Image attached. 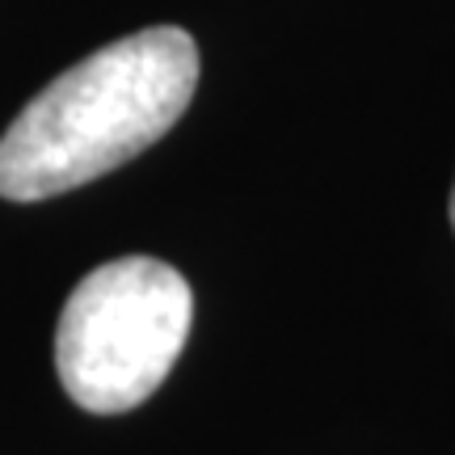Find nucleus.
Returning <instances> with one entry per match:
<instances>
[{"mask_svg": "<svg viewBox=\"0 0 455 455\" xmlns=\"http://www.w3.org/2000/svg\"><path fill=\"white\" fill-rule=\"evenodd\" d=\"M190 283L169 261H106L76 283L60 312V384L89 413H127L144 405L173 371L190 338Z\"/></svg>", "mask_w": 455, "mask_h": 455, "instance_id": "nucleus-2", "label": "nucleus"}, {"mask_svg": "<svg viewBox=\"0 0 455 455\" xmlns=\"http://www.w3.org/2000/svg\"><path fill=\"white\" fill-rule=\"evenodd\" d=\"M451 228H455V190H451Z\"/></svg>", "mask_w": 455, "mask_h": 455, "instance_id": "nucleus-3", "label": "nucleus"}, {"mask_svg": "<svg viewBox=\"0 0 455 455\" xmlns=\"http://www.w3.org/2000/svg\"><path fill=\"white\" fill-rule=\"evenodd\" d=\"M198 84V47L181 26H148L84 55L51 81L0 140V198L76 190L152 148Z\"/></svg>", "mask_w": 455, "mask_h": 455, "instance_id": "nucleus-1", "label": "nucleus"}]
</instances>
